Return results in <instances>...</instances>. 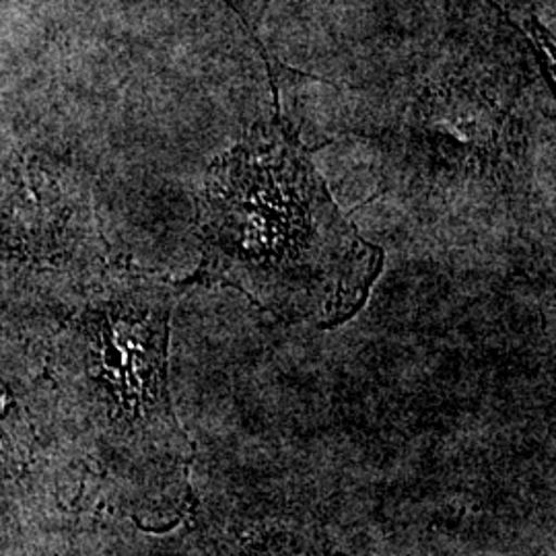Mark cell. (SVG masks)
Instances as JSON below:
<instances>
[{
    "mask_svg": "<svg viewBox=\"0 0 556 556\" xmlns=\"http://www.w3.org/2000/svg\"><path fill=\"white\" fill-rule=\"evenodd\" d=\"M199 233V277L236 287L280 318L353 316L383 264L280 116L254 124L208 167Z\"/></svg>",
    "mask_w": 556,
    "mask_h": 556,
    "instance_id": "obj_1",
    "label": "cell"
}]
</instances>
